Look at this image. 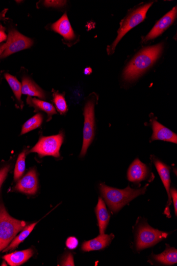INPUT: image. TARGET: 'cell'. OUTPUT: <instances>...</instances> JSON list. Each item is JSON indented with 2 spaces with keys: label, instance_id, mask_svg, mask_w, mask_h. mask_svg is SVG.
Listing matches in <instances>:
<instances>
[{
  "label": "cell",
  "instance_id": "obj_34",
  "mask_svg": "<svg viewBox=\"0 0 177 266\" xmlns=\"http://www.w3.org/2000/svg\"><path fill=\"white\" fill-rule=\"evenodd\" d=\"M92 70L90 68H87L84 70V74L86 75H90Z\"/></svg>",
  "mask_w": 177,
  "mask_h": 266
},
{
  "label": "cell",
  "instance_id": "obj_29",
  "mask_svg": "<svg viewBox=\"0 0 177 266\" xmlns=\"http://www.w3.org/2000/svg\"><path fill=\"white\" fill-rule=\"evenodd\" d=\"M170 195L173 199V203L175 207V215H177V191L175 188L170 190Z\"/></svg>",
  "mask_w": 177,
  "mask_h": 266
},
{
  "label": "cell",
  "instance_id": "obj_6",
  "mask_svg": "<svg viewBox=\"0 0 177 266\" xmlns=\"http://www.w3.org/2000/svg\"><path fill=\"white\" fill-rule=\"evenodd\" d=\"M95 105L94 99H90L85 105L84 110V123L83 141L80 157L86 154L87 150L93 142L95 136Z\"/></svg>",
  "mask_w": 177,
  "mask_h": 266
},
{
  "label": "cell",
  "instance_id": "obj_31",
  "mask_svg": "<svg viewBox=\"0 0 177 266\" xmlns=\"http://www.w3.org/2000/svg\"><path fill=\"white\" fill-rule=\"evenodd\" d=\"M5 29L2 25H0V43L6 41L7 35L5 34Z\"/></svg>",
  "mask_w": 177,
  "mask_h": 266
},
{
  "label": "cell",
  "instance_id": "obj_12",
  "mask_svg": "<svg viewBox=\"0 0 177 266\" xmlns=\"http://www.w3.org/2000/svg\"><path fill=\"white\" fill-rule=\"evenodd\" d=\"M152 125L153 130L152 141H162L177 143V135L175 133L156 121L155 119H152Z\"/></svg>",
  "mask_w": 177,
  "mask_h": 266
},
{
  "label": "cell",
  "instance_id": "obj_21",
  "mask_svg": "<svg viewBox=\"0 0 177 266\" xmlns=\"http://www.w3.org/2000/svg\"><path fill=\"white\" fill-rule=\"evenodd\" d=\"M37 224V222L30 224L27 227L24 228L21 234L14 239V240L12 241L9 247L5 248L3 252L13 250L18 247V246L23 242L31 234V232L35 228Z\"/></svg>",
  "mask_w": 177,
  "mask_h": 266
},
{
  "label": "cell",
  "instance_id": "obj_30",
  "mask_svg": "<svg viewBox=\"0 0 177 266\" xmlns=\"http://www.w3.org/2000/svg\"><path fill=\"white\" fill-rule=\"evenodd\" d=\"M62 266H75L74 257L71 254L65 258L62 263Z\"/></svg>",
  "mask_w": 177,
  "mask_h": 266
},
{
  "label": "cell",
  "instance_id": "obj_3",
  "mask_svg": "<svg viewBox=\"0 0 177 266\" xmlns=\"http://www.w3.org/2000/svg\"><path fill=\"white\" fill-rule=\"evenodd\" d=\"M25 225V222L17 220L9 215L0 198V251L7 247Z\"/></svg>",
  "mask_w": 177,
  "mask_h": 266
},
{
  "label": "cell",
  "instance_id": "obj_18",
  "mask_svg": "<svg viewBox=\"0 0 177 266\" xmlns=\"http://www.w3.org/2000/svg\"><path fill=\"white\" fill-rule=\"evenodd\" d=\"M154 164L155 166L156 169L158 171L163 185L165 186L167 190L169 198V204L168 205L169 206L172 204V197L170 193V183H171L170 168L168 165L157 159H154Z\"/></svg>",
  "mask_w": 177,
  "mask_h": 266
},
{
  "label": "cell",
  "instance_id": "obj_13",
  "mask_svg": "<svg viewBox=\"0 0 177 266\" xmlns=\"http://www.w3.org/2000/svg\"><path fill=\"white\" fill-rule=\"evenodd\" d=\"M51 29L62 36L67 41H72L76 37L75 32L72 29L67 13H64L60 19L52 24L51 26Z\"/></svg>",
  "mask_w": 177,
  "mask_h": 266
},
{
  "label": "cell",
  "instance_id": "obj_2",
  "mask_svg": "<svg viewBox=\"0 0 177 266\" xmlns=\"http://www.w3.org/2000/svg\"><path fill=\"white\" fill-rule=\"evenodd\" d=\"M148 185L147 184L145 187L139 189L130 188L129 186L125 189H119L101 183L100 190L109 209L117 212L137 197L145 194Z\"/></svg>",
  "mask_w": 177,
  "mask_h": 266
},
{
  "label": "cell",
  "instance_id": "obj_33",
  "mask_svg": "<svg viewBox=\"0 0 177 266\" xmlns=\"http://www.w3.org/2000/svg\"><path fill=\"white\" fill-rule=\"evenodd\" d=\"M8 9H4L2 12H0V21H2L5 19V16Z\"/></svg>",
  "mask_w": 177,
  "mask_h": 266
},
{
  "label": "cell",
  "instance_id": "obj_19",
  "mask_svg": "<svg viewBox=\"0 0 177 266\" xmlns=\"http://www.w3.org/2000/svg\"><path fill=\"white\" fill-rule=\"evenodd\" d=\"M166 250L158 255H153L152 258L157 262L165 265H173L177 263V250L175 248H170L167 244Z\"/></svg>",
  "mask_w": 177,
  "mask_h": 266
},
{
  "label": "cell",
  "instance_id": "obj_9",
  "mask_svg": "<svg viewBox=\"0 0 177 266\" xmlns=\"http://www.w3.org/2000/svg\"><path fill=\"white\" fill-rule=\"evenodd\" d=\"M177 6L164 16L154 26V28L144 38V41H148L159 36L175 21L177 17Z\"/></svg>",
  "mask_w": 177,
  "mask_h": 266
},
{
  "label": "cell",
  "instance_id": "obj_27",
  "mask_svg": "<svg viewBox=\"0 0 177 266\" xmlns=\"http://www.w3.org/2000/svg\"><path fill=\"white\" fill-rule=\"evenodd\" d=\"M78 244V241L77 239L74 236L69 237L66 241L67 247L70 250H74L76 248Z\"/></svg>",
  "mask_w": 177,
  "mask_h": 266
},
{
  "label": "cell",
  "instance_id": "obj_24",
  "mask_svg": "<svg viewBox=\"0 0 177 266\" xmlns=\"http://www.w3.org/2000/svg\"><path fill=\"white\" fill-rule=\"evenodd\" d=\"M25 151H23L18 156L14 171V179L17 181L24 174L25 168Z\"/></svg>",
  "mask_w": 177,
  "mask_h": 266
},
{
  "label": "cell",
  "instance_id": "obj_20",
  "mask_svg": "<svg viewBox=\"0 0 177 266\" xmlns=\"http://www.w3.org/2000/svg\"><path fill=\"white\" fill-rule=\"evenodd\" d=\"M27 102L29 105L33 106L36 109L47 113L49 118L57 114L54 106L49 102L30 96L27 97Z\"/></svg>",
  "mask_w": 177,
  "mask_h": 266
},
{
  "label": "cell",
  "instance_id": "obj_28",
  "mask_svg": "<svg viewBox=\"0 0 177 266\" xmlns=\"http://www.w3.org/2000/svg\"><path fill=\"white\" fill-rule=\"evenodd\" d=\"M10 168V166L8 165L0 170V188H1L2 184L8 176Z\"/></svg>",
  "mask_w": 177,
  "mask_h": 266
},
{
  "label": "cell",
  "instance_id": "obj_22",
  "mask_svg": "<svg viewBox=\"0 0 177 266\" xmlns=\"http://www.w3.org/2000/svg\"><path fill=\"white\" fill-rule=\"evenodd\" d=\"M43 122V116L41 114H38L26 121L23 126L21 135L35 130L40 127Z\"/></svg>",
  "mask_w": 177,
  "mask_h": 266
},
{
  "label": "cell",
  "instance_id": "obj_8",
  "mask_svg": "<svg viewBox=\"0 0 177 266\" xmlns=\"http://www.w3.org/2000/svg\"><path fill=\"white\" fill-rule=\"evenodd\" d=\"M8 38L10 40V44L0 57L1 59L8 57L19 51L28 49L34 44L33 40L24 36L14 29L9 30Z\"/></svg>",
  "mask_w": 177,
  "mask_h": 266
},
{
  "label": "cell",
  "instance_id": "obj_23",
  "mask_svg": "<svg viewBox=\"0 0 177 266\" xmlns=\"http://www.w3.org/2000/svg\"><path fill=\"white\" fill-rule=\"evenodd\" d=\"M4 77L6 81L10 86L13 92L20 102H22V84L20 83L18 79L14 76L11 75L9 74H5Z\"/></svg>",
  "mask_w": 177,
  "mask_h": 266
},
{
  "label": "cell",
  "instance_id": "obj_14",
  "mask_svg": "<svg viewBox=\"0 0 177 266\" xmlns=\"http://www.w3.org/2000/svg\"><path fill=\"white\" fill-rule=\"evenodd\" d=\"M114 237L113 234L101 235L93 240L83 242L81 249L84 252L103 249L108 247Z\"/></svg>",
  "mask_w": 177,
  "mask_h": 266
},
{
  "label": "cell",
  "instance_id": "obj_1",
  "mask_svg": "<svg viewBox=\"0 0 177 266\" xmlns=\"http://www.w3.org/2000/svg\"><path fill=\"white\" fill-rule=\"evenodd\" d=\"M163 50L159 44L142 50L127 66L123 73L125 81H135L152 66L159 58Z\"/></svg>",
  "mask_w": 177,
  "mask_h": 266
},
{
  "label": "cell",
  "instance_id": "obj_4",
  "mask_svg": "<svg viewBox=\"0 0 177 266\" xmlns=\"http://www.w3.org/2000/svg\"><path fill=\"white\" fill-rule=\"evenodd\" d=\"M151 2L142 5L130 13L128 16L123 20L120 28L118 31V35L114 43L108 48L109 55L114 53L116 46L120 42L121 39L137 25L142 23L146 17L148 11L152 5Z\"/></svg>",
  "mask_w": 177,
  "mask_h": 266
},
{
  "label": "cell",
  "instance_id": "obj_16",
  "mask_svg": "<svg viewBox=\"0 0 177 266\" xmlns=\"http://www.w3.org/2000/svg\"><path fill=\"white\" fill-rule=\"evenodd\" d=\"M22 94L45 99L46 95L43 89L32 80L27 77L23 78L22 84Z\"/></svg>",
  "mask_w": 177,
  "mask_h": 266
},
{
  "label": "cell",
  "instance_id": "obj_11",
  "mask_svg": "<svg viewBox=\"0 0 177 266\" xmlns=\"http://www.w3.org/2000/svg\"><path fill=\"white\" fill-rule=\"evenodd\" d=\"M149 172L147 166L137 158L129 166L127 178L130 182L139 183L147 178Z\"/></svg>",
  "mask_w": 177,
  "mask_h": 266
},
{
  "label": "cell",
  "instance_id": "obj_15",
  "mask_svg": "<svg viewBox=\"0 0 177 266\" xmlns=\"http://www.w3.org/2000/svg\"><path fill=\"white\" fill-rule=\"evenodd\" d=\"M95 211L100 234L103 235L109 222L110 215L101 198H99Z\"/></svg>",
  "mask_w": 177,
  "mask_h": 266
},
{
  "label": "cell",
  "instance_id": "obj_17",
  "mask_svg": "<svg viewBox=\"0 0 177 266\" xmlns=\"http://www.w3.org/2000/svg\"><path fill=\"white\" fill-rule=\"evenodd\" d=\"M34 251L32 249L13 252V253L3 256L5 262L11 266H18L26 262L34 255Z\"/></svg>",
  "mask_w": 177,
  "mask_h": 266
},
{
  "label": "cell",
  "instance_id": "obj_25",
  "mask_svg": "<svg viewBox=\"0 0 177 266\" xmlns=\"http://www.w3.org/2000/svg\"><path fill=\"white\" fill-rule=\"evenodd\" d=\"M54 102L58 112L61 115H64L68 110V106L64 96L57 92H55L53 95Z\"/></svg>",
  "mask_w": 177,
  "mask_h": 266
},
{
  "label": "cell",
  "instance_id": "obj_5",
  "mask_svg": "<svg viewBox=\"0 0 177 266\" xmlns=\"http://www.w3.org/2000/svg\"><path fill=\"white\" fill-rule=\"evenodd\" d=\"M63 141V132L57 135L42 137L30 152H37L41 157L51 156L58 158L60 156V150Z\"/></svg>",
  "mask_w": 177,
  "mask_h": 266
},
{
  "label": "cell",
  "instance_id": "obj_26",
  "mask_svg": "<svg viewBox=\"0 0 177 266\" xmlns=\"http://www.w3.org/2000/svg\"><path fill=\"white\" fill-rule=\"evenodd\" d=\"M43 5L46 8H61L67 3L66 1H57V0H46L43 1Z\"/></svg>",
  "mask_w": 177,
  "mask_h": 266
},
{
  "label": "cell",
  "instance_id": "obj_7",
  "mask_svg": "<svg viewBox=\"0 0 177 266\" xmlns=\"http://www.w3.org/2000/svg\"><path fill=\"white\" fill-rule=\"evenodd\" d=\"M168 234L154 229L147 224H144L139 228L136 237V250L140 251L152 247L156 243L166 238Z\"/></svg>",
  "mask_w": 177,
  "mask_h": 266
},
{
  "label": "cell",
  "instance_id": "obj_10",
  "mask_svg": "<svg viewBox=\"0 0 177 266\" xmlns=\"http://www.w3.org/2000/svg\"><path fill=\"white\" fill-rule=\"evenodd\" d=\"M15 190L28 195H34L38 190L37 177L34 169L30 170L18 182Z\"/></svg>",
  "mask_w": 177,
  "mask_h": 266
},
{
  "label": "cell",
  "instance_id": "obj_32",
  "mask_svg": "<svg viewBox=\"0 0 177 266\" xmlns=\"http://www.w3.org/2000/svg\"><path fill=\"white\" fill-rule=\"evenodd\" d=\"M9 44L10 40L8 38L7 41H6L5 43L0 45V57H1L3 52L5 51V50L7 48Z\"/></svg>",
  "mask_w": 177,
  "mask_h": 266
}]
</instances>
